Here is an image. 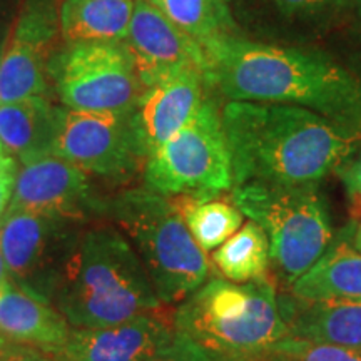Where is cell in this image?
Wrapping results in <instances>:
<instances>
[{"instance_id": "obj_13", "label": "cell", "mask_w": 361, "mask_h": 361, "mask_svg": "<svg viewBox=\"0 0 361 361\" xmlns=\"http://www.w3.org/2000/svg\"><path fill=\"white\" fill-rule=\"evenodd\" d=\"M124 42L144 89L189 69H200L206 75L209 71L204 49L178 29L149 0H135Z\"/></svg>"}, {"instance_id": "obj_23", "label": "cell", "mask_w": 361, "mask_h": 361, "mask_svg": "<svg viewBox=\"0 0 361 361\" xmlns=\"http://www.w3.org/2000/svg\"><path fill=\"white\" fill-rule=\"evenodd\" d=\"M174 200L189 233L204 252L218 250L241 228L245 219L236 206L226 201H197L186 196Z\"/></svg>"}, {"instance_id": "obj_33", "label": "cell", "mask_w": 361, "mask_h": 361, "mask_svg": "<svg viewBox=\"0 0 361 361\" xmlns=\"http://www.w3.org/2000/svg\"><path fill=\"white\" fill-rule=\"evenodd\" d=\"M25 361H52V356L49 355H44L40 353V351H32V353L29 355V358H27Z\"/></svg>"}, {"instance_id": "obj_24", "label": "cell", "mask_w": 361, "mask_h": 361, "mask_svg": "<svg viewBox=\"0 0 361 361\" xmlns=\"http://www.w3.org/2000/svg\"><path fill=\"white\" fill-rule=\"evenodd\" d=\"M278 25L300 32H322L351 12L353 0H252Z\"/></svg>"}, {"instance_id": "obj_30", "label": "cell", "mask_w": 361, "mask_h": 361, "mask_svg": "<svg viewBox=\"0 0 361 361\" xmlns=\"http://www.w3.org/2000/svg\"><path fill=\"white\" fill-rule=\"evenodd\" d=\"M11 284H12V281H11V278H8L6 261H4L2 252H0V293L6 291Z\"/></svg>"}, {"instance_id": "obj_11", "label": "cell", "mask_w": 361, "mask_h": 361, "mask_svg": "<svg viewBox=\"0 0 361 361\" xmlns=\"http://www.w3.org/2000/svg\"><path fill=\"white\" fill-rule=\"evenodd\" d=\"M106 207L107 201L97 196L85 171L51 154L17 169L7 209L32 211L82 224L106 214Z\"/></svg>"}, {"instance_id": "obj_28", "label": "cell", "mask_w": 361, "mask_h": 361, "mask_svg": "<svg viewBox=\"0 0 361 361\" xmlns=\"http://www.w3.org/2000/svg\"><path fill=\"white\" fill-rule=\"evenodd\" d=\"M17 176V162L0 144V218L11 202L13 183Z\"/></svg>"}, {"instance_id": "obj_10", "label": "cell", "mask_w": 361, "mask_h": 361, "mask_svg": "<svg viewBox=\"0 0 361 361\" xmlns=\"http://www.w3.org/2000/svg\"><path fill=\"white\" fill-rule=\"evenodd\" d=\"M52 154L87 174L123 180L146 164L133 112L61 111Z\"/></svg>"}, {"instance_id": "obj_34", "label": "cell", "mask_w": 361, "mask_h": 361, "mask_svg": "<svg viewBox=\"0 0 361 361\" xmlns=\"http://www.w3.org/2000/svg\"><path fill=\"white\" fill-rule=\"evenodd\" d=\"M7 343H8V340H6V338H4V336H0V346L7 345Z\"/></svg>"}, {"instance_id": "obj_29", "label": "cell", "mask_w": 361, "mask_h": 361, "mask_svg": "<svg viewBox=\"0 0 361 361\" xmlns=\"http://www.w3.org/2000/svg\"><path fill=\"white\" fill-rule=\"evenodd\" d=\"M32 351V348H27V346L8 341L7 345L0 346V361H25Z\"/></svg>"}, {"instance_id": "obj_2", "label": "cell", "mask_w": 361, "mask_h": 361, "mask_svg": "<svg viewBox=\"0 0 361 361\" xmlns=\"http://www.w3.org/2000/svg\"><path fill=\"white\" fill-rule=\"evenodd\" d=\"M221 121L233 188L319 184L361 144L323 116L283 104L228 101L221 107Z\"/></svg>"}, {"instance_id": "obj_9", "label": "cell", "mask_w": 361, "mask_h": 361, "mask_svg": "<svg viewBox=\"0 0 361 361\" xmlns=\"http://www.w3.org/2000/svg\"><path fill=\"white\" fill-rule=\"evenodd\" d=\"M82 231L74 221L7 209L0 218V252L13 286L52 305Z\"/></svg>"}, {"instance_id": "obj_18", "label": "cell", "mask_w": 361, "mask_h": 361, "mask_svg": "<svg viewBox=\"0 0 361 361\" xmlns=\"http://www.w3.org/2000/svg\"><path fill=\"white\" fill-rule=\"evenodd\" d=\"M355 226H345L333 236L322 258L288 288L306 300L361 301V252L351 245Z\"/></svg>"}, {"instance_id": "obj_3", "label": "cell", "mask_w": 361, "mask_h": 361, "mask_svg": "<svg viewBox=\"0 0 361 361\" xmlns=\"http://www.w3.org/2000/svg\"><path fill=\"white\" fill-rule=\"evenodd\" d=\"M54 306L72 328H99L164 310L137 252L112 226L84 229Z\"/></svg>"}, {"instance_id": "obj_12", "label": "cell", "mask_w": 361, "mask_h": 361, "mask_svg": "<svg viewBox=\"0 0 361 361\" xmlns=\"http://www.w3.org/2000/svg\"><path fill=\"white\" fill-rule=\"evenodd\" d=\"M56 0H27L0 56V102L45 97L49 54L61 30Z\"/></svg>"}, {"instance_id": "obj_27", "label": "cell", "mask_w": 361, "mask_h": 361, "mask_svg": "<svg viewBox=\"0 0 361 361\" xmlns=\"http://www.w3.org/2000/svg\"><path fill=\"white\" fill-rule=\"evenodd\" d=\"M176 331V329H174ZM147 361H214L202 351L200 346L194 345L191 340L184 338L179 333H174V338L164 348L157 351Z\"/></svg>"}, {"instance_id": "obj_1", "label": "cell", "mask_w": 361, "mask_h": 361, "mask_svg": "<svg viewBox=\"0 0 361 361\" xmlns=\"http://www.w3.org/2000/svg\"><path fill=\"white\" fill-rule=\"evenodd\" d=\"M207 59V82L228 101L303 107L361 139V78L322 51L241 35Z\"/></svg>"}, {"instance_id": "obj_21", "label": "cell", "mask_w": 361, "mask_h": 361, "mask_svg": "<svg viewBox=\"0 0 361 361\" xmlns=\"http://www.w3.org/2000/svg\"><path fill=\"white\" fill-rule=\"evenodd\" d=\"M178 29L211 52L228 40L241 37L229 0H149Z\"/></svg>"}, {"instance_id": "obj_26", "label": "cell", "mask_w": 361, "mask_h": 361, "mask_svg": "<svg viewBox=\"0 0 361 361\" xmlns=\"http://www.w3.org/2000/svg\"><path fill=\"white\" fill-rule=\"evenodd\" d=\"M345 188L353 219H361V144L335 169Z\"/></svg>"}, {"instance_id": "obj_31", "label": "cell", "mask_w": 361, "mask_h": 361, "mask_svg": "<svg viewBox=\"0 0 361 361\" xmlns=\"http://www.w3.org/2000/svg\"><path fill=\"white\" fill-rule=\"evenodd\" d=\"M355 16V25L358 29V34L361 37V0H353V8H351Z\"/></svg>"}, {"instance_id": "obj_22", "label": "cell", "mask_w": 361, "mask_h": 361, "mask_svg": "<svg viewBox=\"0 0 361 361\" xmlns=\"http://www.w3.org/2000/svg\"><path fill=\"white\" fill-rule=\"evenodd\" d=\"M213 263L224 279L233 283L259 281L269 276V239L263 228L247 221L213 252Z\"/></svg>"}, {"instance_id": "obj_16", "label": "cell", "mask_w": 361, "mask_h": 361, "mask_svg": "<svg viewBox=\"0 0 361 361\" xmlns=\"http://www.w3.org/2000/svg\"><path fill=\"white\" fill-rule=\"evenodd\" d=\"M278 306L288 336L361 350V301L306 300L279 290Z\"/></svg>"}, {"instance_id": "obj_5", "label": "cell", "mask_w": 361, "mask_h": 361, "mask_svg": "<svg viewBox=\"0 0 361 361\" xmlns=\"http://www.w3.org/2000/svg\"><path fill=\"white\" fill-rule=\"evenodd\" d=\"M106 214L128 238L162 305L180 303L209 278V259L189 233L174 197L147 188L107 201Z\"/></svg>"}, {"instance_id": "obj_19", "label": "cell", "mask_w": 361, "mask_h": 361, "mask_svg": "<svg viewBox=\"0 0 361 361\" xmlns=\"http://www.w3.org/2000/svg\"><path fill=\"white\" fill-rule=\"evenodd\" d=\"M61 111L47 97L0 102V144L22 164L51 156Z\"/></svg>"}, {"instance_id": "obj_25", "label": "cell", "mask_w": 361, "mask_h": 361, "mask_svg": "<svg viewBox=\"0 0 361 361\" xmlns=\"http://www.w3.org/2000/svg\"><path fill=\"white\" fill-rule=\"evenodd\" d=\"M261 361H361V350L286 336Z\"/></svg>"}, {"instance_id": "obj_6", "label": "cell", "mask_w": 361, "mask_h": 361, "mask_svg": "<svg viewBox=\"0 0 361 361\" xmlns=\"http://www.w3.org/2000/svg\"><path fill=\"white\" fill-rule=\"evenodd\" d=\"M233 204L269 239L276 284L288 288L322 258L333 241L326 197L318 184L247 183L231 189Z\"/></svg>"}, {"instance_id": "obj_8", "label": "cell", "mask_w": 361, "mask_h": 361, "mask_svg": "<svg viewBox=\"0 0 361 361\" xmlns=\"http://www.w3.org/2000/svg\"><path fill=\"white\" fill-rule=\"evenodd\" d=\"M49 74L67 109L133 112L144 92L124 40L69 44Z\"/></svg>"}, {"instance_id": "obj_32", "label": "cell", "mask_w": 361, "mask_h": 361, "mask_svg": "<svg viewBox=\"0 0 361 361\" xmlns=\"http://www.w3.org/2000/svg\"><path fill=\"white\" fill-rule=\"evenodd\" d=\"M351 245H353L356 251L361 252V221H360V224L355 228L353 236H351Z\"/></svg>"}, {"instance_id": "obj_14", "label": "cell", "mask_w": 361, "mask_h": 361, "mask_svg": "<svg viewBox=\"0 0 361 361\" xmlns=\"http://www.w3.org/2000/svg\"><path fill=\"white\" fill-rule=\"evenodd\" d=\"M164 310L99 328H72L56 361H147L174 338Z\"/></svg>"}, {"instance_id": "obj_20", "label": "cell", "mask_w": 361, "mask_h": 361, "mask_svg": "<svg viewBox=\"0 0 361 361\" xmlns=\"http://www.w3.org/2000/svg\"><path fill=\"white\" fill-rule=\"evenodd\" d=\"M135 0H62L59 11L66 42H123Z\"/></svg>"}, {"instance_id": "obj_4", "label": "cell", "mask_w": 361, "mask_h": 361, "mask_svg": "<svg viewBox=\"0 0 361 361\" xmlns=\"http://www.w3.org/2000/svg\"><path fill=\"white\" fill-rule=\"evenodd\" d=\"M176 333L214 361H261L288 336L276 281L233 283L211 278L174 311Z\"/></svg>"}, {"instance_id": "obj_7", "label": "cell", "mask_w": 361, "mask_h": 361, "mask_svg": "<svg viewBox=\"0 0 361 361\" xmlns=\"http://www.w3.org/2000/svg\"><path fill=\"white\" fill-rule=\"evenodd\" d=\"M147 189L168 197L211 201L233 189L231 156L221 107L207 96L186 128L173 135L144 164Z\"/></svg>"}, {"instance_id": "obj_17", "label": "cell", "mask_w": 361, "mask_h": 361, "mask_svg": "<svg viewBox=\"0 0 361 361\" xmlns=\"http://www.w3.org/2000/svg\"><path fill=\"white\" fill-rule=\"evenodd\" d=\"M72 326L56 306L44 303L13 284L0 293V336L56 356L64 348Z\"/></svg>"}, {"instance_id": "obj_15", "label": "cell", "mask_w": 361, "mask_h": 361, "mask_svg": "<svg viewBox=\"0 0 361 361\" xmlns=\"http://www.w3.org/2000/svg\"><path fill=\"white\" fill-rule=\"evenodd\" d=\"M206 72L189 69L144 89L134 109V126L146 157L194 119L209 96Z\"/></svg>"}]
</instances>
